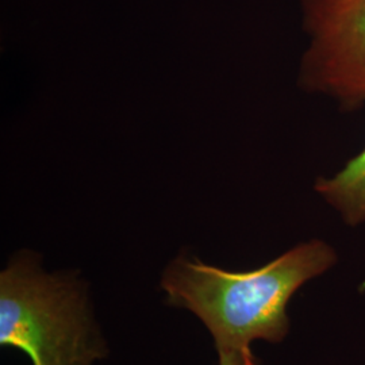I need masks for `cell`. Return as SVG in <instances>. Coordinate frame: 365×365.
Returning a JSON list of instances; mask_svg holds the SVG:
<instances>
[{
    "mask_svg": "<svg viewBox=\"0 0 365 365\" xmlns=\"http://www.w3.org/2000/svg\"><path fill=\"white\" fill-rule=\"evenodd\" d=\"M0 345L22 351L33 365H95L108 353L87 283L72 272H45L30 250L0 274Z\"/></svg>",
    "mask_w": 365,
    "mask_h": 365,
    "instance_id": "obj_2",
    "label": "cell"
},
{
    "mask_svg": "<svg viewBox=\"0 0 365 365\" xmlns=\"http://www.w3.org/2000/svg\"><path fill=\"white\" fill-rule=\"evenodd\" d=\"M218 365H257V360L252 351H220Z\"/></svg>",
    "mask_w": 365,
    "mask_h": 365,
    "instance_id": "obj_5",
    "label": "cell"
},
{
    "mask_svg": "<svg viewBox=\"0 0 365 365\" xmlns=\"http://www.w3.org/2000/svg\"><path fill=\"white\" fill-rule=\"evenodd\" d=\"M310 43L300 61V88L351 113L365 106V0H300Z\"/></svg>",
    "mask_w": 365,
    "mask_h": 365,
    "instance_id": "obj_3",
    "label": "cell"
},
{
    "mask_svg": "<svg viewBox=\"0 0 365 365\" xmlns=\"http://www.w3.org/2000/svg\"><path fill=\"white\" fill-rule=\"evenodd\" d=\"M337 261L334 247L318 238L245 272L225 271L182 255L170 261L160 286L167 304L197 317L217 352H248L253 341L280 344L286 339L291 327L289 300Z\"/></svg>",
    "mask_w": 365,
    "mask_h": 365,
    "instance_id": "obj_1",
    "label": "cell"
},
{
    "mask_svg": "<svg viewBox=\"0 0 365 365\" xmlns=\"http://www.w3.org/2000/svg\"><path fill=\"white\" fill-rule=\"evenodd\" d=\"M314 190L334 210L345 225L365 223V146L333 176H321Z\"/></svg>",
    "mask_w": 365,
    "mask_h": 365,
    "instance_id": "obj_4",
    "label": "cell"
}]
</instances>
